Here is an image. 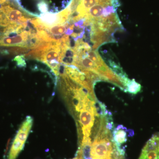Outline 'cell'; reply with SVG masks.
I'll return each instance as SVG.
<instances>
[{"label":"cell","mask_w":159,"mask_h":159,"mask_svg":"<svg viewBox=\"0 0 159 159\" xmlns=\"http://www.w3.org/2000/svg\"><path fill=\"white\" fill-rule=\"evenodd\" d=\"M33 118L26 117L21 125L10 148L7 159H16L25 146L29 133L33 125Z\"/></svg>","instance_id":"cell-1"},{"label":"cell","mask_w":159,"mask_h":159,"mask_svg":"<svg viewBox=\"0 0 159 159\" xmlns=\"http://www.w3.org/2000/svg\"><path fill=\"white\" fill-rule=\"evenodd\" d=\"M62 52L61 43L60 41L53 42V44L39 60L44 62L49 66L56 75H59V69L61 63Z\"/></svg>","instance_id":"cell-2"},{"label":"cell","mask_w":159,"mask_h":159,"mask_svg":"<svg viewBox=\"0 0 159 159\" xmlns=\"http://www.w3.org/2000/svg\"><path fill=\"white\" fill-rule=\"evenodd\" d=\"M72 13L69 6L65 10L59 13H53L50 12L40 15L37 19L38 22L46 27H50L55 25H61L68 20Z\"/></svg>","instance_id":"cell-3"},{"label":"cell","mask_w":159,"mask_h":159,"mask_svg":"<svg viewBox=\"0 0 159 159\" xmlns=\"http://www.w3.org/2000/svg\"><path fill=\"white\" fill-rule=\"evenodd\" d=\"M31 33L27 31H23L20 34L13 37L0 35V46L6 47H25V44L29 39Z\"/></svg>","instance_id":"cell-4"},{"label":"cell","mask_w":159,"mask_h":159,"mask_svg":"<svg viewBox=\"0 0 159 159\" xmlns=\"http://www.w3.org/2000/svg\"><path fill=\"white\" fill-rule=\"evenodd\" d=\"M127 129L123 125H120L113 130V139L119 147L127 142Z\"/></svg>","instance_id":"cell-5"},{"label":"cell","mask_w":159,"mask_h":159,"mask_svg":"<svg viewBox=\"0 0 159 159\" xmlns=\"http://www.w3.org/2000/svg\"><path fill=\"white\" fill-rule=\"evenodd\" d=\"M142 90V86L137 82L134 80H129L125 86V92L129 93L136 95Z\"/></svg>","instance_id":"cell-6"},{"label":"cell","mask_w":159,"mask_h":159,"mask_svg":"<svg viewBox=\"0 0 159 159\" xmlns=\"http://www.w3.org/2000/svg\"><path fill=\"white\" fill-rule=\"evenodd\" d=\"M94 106L96 110V117H104L108 115L109 112L107 109L105 104L102 102L96 100Z\"/></svg>","instance_id":"cell-7"},{"label":"cell","mask_w":159,"mask_h":159,"mask_svg":"<svg viewBox=\"0 0 159 159\" xmlns=\"http://www.w3.org/2000/svg\"><path fill=\"white\" fill-rule=\"evenodd\" d=\"M30 50V49L29 48L16 46V47H13L9 49L8 51H9V53L16 54L25 53V52H28Z\"/></svg>","instance_id":"cell-8"},{"label":"cell","mask_w":159,"mask_h":159,"mask_svg":"<svg viewBox=\"0 0 159 159\" xmlns=\"http://www.w3.org/2000/svg\"><path fill=\"white\" fill-rule=\"evenodd\" d=\"M24 58H25V56L24 55L17 56L15 57L14 60L15 61H16L18 66L25 67V66L26 63Z\"/></svg>","instance_id":"cell-9"},{"label":"cell","mask_w":159,"mask_h":159,"mask_svg":"<svg viewBox=\"0 0 159 159\" xmlns=\"http://www.w3.org/2000/svg\"><path fill=\"white\" fill-rule=\"evenodd\" d=\"M158 159H159V155L158 158Z\"/></svg>","instance_id":"cell-10"}]
</instances>
